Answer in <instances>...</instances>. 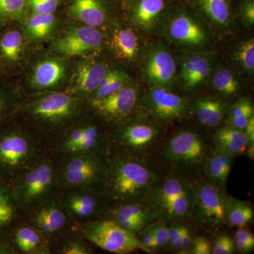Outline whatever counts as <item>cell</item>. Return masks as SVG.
Here are the masks:
<instances>
[{
  "mask_svg": "<svg viewBox=\"0 0 254 254\" xmlns=\"http://www.w3.org/2000/svg\"><path fill=\"white\" fill-rule=\"evenodd\" d=\"M242 14L244 20L249 25L254 23V2L253 0H247L242 8Z\"/></svg>",
  "mask_w": 254,
  "mask_h": 254,
  "instance_id": "48",
  "label": "cell"
},
{
  "mask_svg": "<svg viewBox=\"0 0 254 254\" xmlns=\"http://www.w3.org/2000/svg\"><path fill=\"white\" fill-rule=\"evenodd\" d=\"M235 251V242L226 235L217 237L212 249L213 254H231Z\"/></svg>",
  "mask_w": 254,
  "mask_h": 254,
  "instance_id": "43",
  "label": "cell"
},
{
  "mask_svg": "<svg viewBox=\"0 0 254 254\" xmlns=\"http://www.w3.org/2000/svg\"><path fill=\"white\" fill-rule=\"evenodd\" d=\"M64 190L60 201L73 222L82 224L92 221L101 212V200L96 190L80 189Z\"/></svg>",
  "mask_w": 254,
  "mask_h": 254,
  "instance_id": "15",
  "label": "cell"
},
{
  "mask_svg": "<svg viewBox=\"0 0 254 254\" xmlns=\"http://www.w3.org/2000/svg\"><path fill=\"white\" fill-rule=\"evenodd\" d=\"M170 36L175 41L184 44L202 45L206 40L203 28L193 18L185 14L177 15L169 28Z\"/></svg>",
  "mask_w": 254,
  "mask_h": 254,
  "instance_id": "24",
  "label": "cell"
},
{
  "mask_svg": "<svg viewBox=\"0 0 254 254\" xmlns=\"http://www.w3.org/2000/svg\"><path fill=\"white\" fill-rule=\"evenodd\" d=\"M153 172L143 162L126 154L107 158L103 187L121 204L133 203L154 185Z\"/></svg>",
  "mask_w": 254,
  "mask_h": 254,
  "instance_id": "3",
  "label": "cell"
},
{
  "mask_svg": "<svg viewBox=\"0 0 254 254\" xmlns=\"http://www.w3.org/2000/svg\"><path fill=\"white\" fill-rule=\"evenodd\" d=\"M43 154L41 135L16 117L0 127V181L11 185Z\"/></svg>",
  "mask_w": 254,
  "mask_h": 254,
  "instance_id": "2",
  "label": "cell"
},
{
  "mask_svg": "<svg viewBox=\"0 0 254 254\" xmlns=\"http://www.w3.org/2000/svg\"><path fill=\"white\" fill-rule=\"evenodd\" d=\"M21 212L11 185L0 181V232H9Z\"/></svg>",
  "mask_w": 254,
  "mask_h": 254,
  "instance_id": "28",
  "label": "cell"
},
{
  "mask_svg": "<svg viewBox=\"0 0 254 254\" xmlns=\"http://www.w3.org/2000/svg\"><path fill=\"white\" fill-rule=\"evenodd\" d=\"M138 100V91L131 82L121 89L101 99L87 102L88 110L108 123H120L133 112Z\"/></svg>",
  "mask_w": 254,
  "mask_h": 254,
  "instance_id": "13",
  "label": "cell"
},
{
  "mask_svg": "<svg viewBox=\"0 0 254 254\" xmlns=\"http://www.w3.org/2000/svg\"><path fill=\"white\" fill-rule=\"evenodd\" d=\"M107 158L103 154L74 155L57 165L60 189L98 190L103 187Z\"/></svg>",
  "mask_w": 254,
  "mask_h": 254,
  "instance_id": "7",
  "label": "cell"
},
{
  "mask_svg": "<svg viewBox=\"0 0 254 254\" xmlns=\"http://www.w3.org/2000/svg\"><path fill=\"white\" fill-rule=\"evenodd\" d=\"M217 150L235 156L245 154L249 140L245 132L234 127H225L217 132L215 136Z\"/></svg>",
  "mask_w": 254,
  "mask_h": 254,
  "instance_id": "29",
  "label": "cell"
},
{
  "mask_svg": "<svg viewBox=\"0 0 254 254\" xmlns=\"http://www.w3.org/2000/svg\"><path fill=\"white\" fill-rule=\"evenodd\" d=\"M235 249L241 253L247 254L253 250L254 237L246 229L240 228L235 234Z\"/></svg>",
  "mask_w": 254,
  "mask_h": 254,
  "instance_id": "42",
  "label": "cell"
},
{
  "mask_svg": "<svg viewBox=\"0 0 254 254\" xmlns=\"http://www.w3.org/2000/svg\"><path fill=\"white\" fill-rule=\"evenodd\" d=\"M65 19L62 9L51 14L30 13L23 26L32 48L46 46L59 31Z\"/></svg>",
  "mask_w": 254,
  "mask_h": 254,
  "instance_id": "19",
  "label": "cell"
},
{
  "mask_svg": "<svg viewBox=\"0 0 254 254\" xmlns=\"http://www.w3.org/2000/svg\"><path fill=\"white\" fill-rule=\"evenodd\" d=\"M130 82L131 80L129 76L124 70L112 66L100 81L99 86L92 93L87 102L105 98L112 93L118 91Z\"/></svg>",
  "mask_w": 254,
  "mask_h": 254,
  "instance_id": "32",
  "label": "cell"
},
{
  "mask_svg": "<svg viewBox=\"0 0 254 254\" xmlns=\"http://www.w3.org/2000/svg\"><path fill=\"white\" fill-rule=\"evenodd\" d=\"M60 254H91L93 250L86 243V240L81 237L67 239L60 250Z\"/></svg>",
  "mask_w": 254,
  "mask_h": 254,
  "instance_id": "38",
  "label": "cell"
},
{
  "mask_svg": "<svg viewBox=\"0 0 254 254\" xmlns=\"http://www.w3.org/2000/svg\"><path fill=\"white\" fill-rule=\"evenodd\" d=\"M65 0H30V13L51 14L63 8Z\"/></svg>",
  "mask_w": 254,
  "mask_h": 254,
  "instance_id": "39",
  "label": "cell"
},
{
  "mask_svg": "<svg viewBox=\"0 0 254 254\" xmlns=\"http://www.w3.org/2000/svg\"><path fill=\"white\" fill-rule=\"evenodd\" d=\"M196 118L202 125L214 127L221 123L224 116V105L213 98H202L195 105Z\"/></svg>",
  "mask_w": 254,
  "mask_h": 254,
  "instance_id": "33",
  "label": "cell"
},
{
  "mask_svg": "<svg viewBox=\"0 0 254 254\" xmlns=\"http://www.w3.org/2000/svg\"><path fill=\"white\" fill-rule=\"evenodd\" d=\"M191 235L189 228L186 226H182L181 233L182 250H187L190 247L191 243Z\"/></svg>",
  "mask_w": 254,
  "mask_h": 254,
  "instance_id": "52",
  "label": "cell"
},
{
  "mask_svg": "<svg viewBox=\"0 0 254 254\" xmlns=\"http://www.w3.org/2000/svg\"><path fill=\"white\" fill-rule=\"evenodd\" d=\"M87 111L86 99L64 89L23 96L16 117L41 136H58Z\"/></svg>",
  "mask_w": 254,
  "mask_h": 254,
  "instance_id": "1",
  "label": "cell"
},
{
  "mask_svg": "<svg viewBox=\"0 0 254 254\" xmlns=\"http://www.w3.org/2000/svg\"><path fill=\"white\" fill-rule=\"evenodd\" d=\"M202 11L213 22L227 24L230 19V6L228 0H196Z\"/></svg>",
  "mask_w": 254,
  "mask_h": 254,
  "instance_id": "36",
  "label": "cell"
},
{
  "mask_svg": "<svg viewBox=\"0 0 254 254\" xmlns=\"http://www.w3.org/2000/svg\"><path fill=\"white\" fill-rule=\"evenodd\" d=\"M254 116V107H250L247 110H245L243 113L241 114L240 116L236 118L230 120V124L232 127L238 128V129H245L246 126L248 124L251 118Z\"/></svg>",
  "mask_w": 254,
  "mask_h": 254,
  "instance_id": "46",
  "label": "cell"
},
{
  "mask_svg": "<svg viewBox=\"0 0 254 254\" xmlns=\"http://www.w3.org/2000/svg\"><path fill=\"white\" fill-rule=\"evenodd\" d=\"M153 235H154L153 227H151L143 232V235H141V240H139L143 247H145L150 252L151 251L150 247L153 242Z\"/></svg>",
  "mask_w": 254,
  "mask_h": 254,
  "instance_id": "51",
  "label": "cell"
},
{
  "mask_svg": "<svg viewBox=\"0 0 254 254\" xmlns=\"http://www.w3.org/2000/svg\"><path fill=\"white\" fill-rule=\"evenodd\" d=\"M214 88L217 91L226 95L235 94L239 88L238 82L233 73L226 68H221L214 75Z\"/></svg>",
  "mask_w": 254,
  "mask_h": 254,
  "instance_id": "37",
  "label": "cell"
},
{
  "mask_svg": "<svg viewBox=\"0 0 254 254\" xmlns=\"http://www.w3.org/2000/svg\"><path fill=\"white\" fill-rule=\"evenodd\" d=\"M210 64L208 58L202 57L200 63L195 68V71L190 75L189 79L185 82V86L189 88H194L200 85L207 76H208L210 70Z\"/></svg>",
  "mask_w": 254,
  "mask_h": 254,
  "instance_id": "40",
  "label": "cell"
},
{
  "mask_svg": "<svg viewBox=\"0 0 254 254\" xmlns=\"http://www.w3.org/2000/svg\"><path fill=\"white\" fill-rule=\"evenodd\" d=\"M159 215L155 206H149L142 203H125L111 209L108 212V219L115 222L126 220H141L150 223Z\"/></svg>",
  "mask_w": 254,
  "mask_h": 254,
  "instance_id": "30",
  "label": "cell"
},
{
  "mask_svg": "<svg viewBox=\"0 0 254 254\" xmlns=\"http://www.w3.org/2000/svg\"><path fill=\"white\" fill-rule=\"evenodd\" d=\"M71 60L46 46L32 48L28 64L17 79L23 96L66 89L71 75Z\"/></svg>",
  "mask_w": 254,
  "mask_h": 254,
  "instance_id": "4",
  "label": "cell"
},
{
  "mask_svg": "<svg viewBox=\"0 0 254 254\" xmlns=\"http://www.w3.org/2000/svg\"><path fill=\"white\" fill-rule=\"evenodd\" d=\"M158 134V130L152 125L132 123L124 125L119 130L118 138L120 144L131 148H143L150 144Z\"/></svg>",
  "mask_w": 254,
  "mask_h": 254,
  "instance_id": "26",
  "label": "cell"
},
{
  "mask_svg": "<svg viewBox=\"0 0 254 254\" xmlns=\"http://www.w3.org/2000/svg\"><path fill=\"white\" fill-rule=\"evenodd\" d=\"M251 160H254V142L249 143L247 145V151Z\"/></svg>",
  "mask_w": 254,
  "mask_h": 254,
  "instance_id": "54",
  "label": "cell"
},
{
  "mask_svg": "<svg viewBox=\"0 0 254 254\" xmlns=\"http://www.w3.org/2000/svg\"><path fill=\"white\" fill-rule=\"evenodd\" d=\"M131 23L148 29L167 7L166 0H123Z\"/></svg>",
  "mask_w": 254,
  "mask_h": 254,
  "instance_id": "23",
  "label": "cell"
},
{
  "mask_svg": "<svg viewBox=\"0 0 254 254\" xmlns=\"http://www.w3.org/2000/svg\"><path fill=\"white\" fill-rule=\"evenodd\" d=\"M30 14V0H0V26L10 22L23 23Z\"/></svg>",
  "mask_w": 254,
  "mask_h": 254,
  "instance_id": "34",
  "label": "cell"
},
{
  "mask_svg": "<svg viewBox=\"0 0 254 254\" xmlns=\"http://www.w3.org/2000/svg\"><path fill=\"white\" fill-rule=\"evenodd\" d=\"M148 105L155 118L168 121L183 117L188 108V101L163 87L154 86L150 90Z\"/></svg>",
  "mask_w": 254,
  "mask_h": 254,
  "instance_id": "20",
  "label": "cell"
},
{
  "mask_svg": "<svg viewBox=\"0 0 254 254\" xmlns=\"http://www.w3.org/2000/svg\"><path fill=\"white\" fill-rule=\"evenodd\" d=\"M15 198L21 210H34L53 198L60 189L57 165L47 154L20 175L11 184Z\"/></svg>",
  "mask_w": 254,
  "mask_h": 254,
  "instance_id": "5",
  "label": "cell"
},
{
  "mask_svg": "<svg viewBox=\"0 0 254 254\" xmlns=\"http://www.w3.org/2000/svg\"><path fill=\"white\" fill-rule=\"evenodd\" d=\"M105 50L108 49L115 59L125 63H133L138 54L139 42L131 28L113 22L104 28Z\"/></svg>",
  "mask_w": 254,
  "mask_h": 254,
  "instance_id": "18",
  "label": "cell"
},
{
  "mask_svg": "<svg viewBox=\"0 0 254 254\" xmlns=\"http://www.w3.org/2000/svg\"><path fill=\"white\" fill-rule=\"evenodd\" d=\"M245 128V133L248 138L249 143L254 142V115L251 118Z\"/></svg>",
  "mask_w": 254,
  "mask_h": 254,
  "instance_id": "53",
  "label": "cell"
},
{
  "mask_svg": "<svg viewBox=\"0 0 254 254\" xmlns=\"http://www.w3.org/2000/svg\"><path fill=\"white\" fill-rule=\"evenodd\" d=\"M253 106L250 100L247 99V98H243L239 100L236 104L232 107L231 110V113H230V117L232 119L236 118L237 117L240 116L241 114L244 113L245 110L250 108V107Z\"/></svg>",
  "mask_w": 254,
  "mask_h": 254,
  "instance_id": "50",
  "label": "cell"
},
{
  "mask_svg": "<svg viewBox=\"0 0 254 254\" xmlns=\"http://www.w3.org/2000/svg\"><path fill=\"white\" fill-rule=\"evenodd\" d=\"M254 211L248 203L242 200L229 198L227 207L226 220L232 226H243L252 221Z\"/></svg>",
  "mask_w": 254,
  "mask_h": 254,
  "instance_id": "35",
  "label": "cell"
},
{
  "mask_svg": "<svg viewBox=\"0 0 254 254\" xmlns=\"http://www.w3.org/2000/svg\"><path fill=\"white\" fill-rule=\"evenodd\" d=\"M153 242L150 250H158L168 245L169 242V229L164 225L153 227Z\"/></svg>",
  "mask_w": 254,
  "mask_h": 254,
  "instance_id": "44",
  "label": "cell"
},
{
  "mask_svg": "<svg viewBox=\"0 0 254 254\" xmlns=\"http://www.w3.org/2000/svg\"><path fill=\"white\" fill-rule=\"evenodd\" d=\"M22 98L16 78L0 81V127L16 117Z\"/></svg>",
  "mask_w": 254,
  "mask_h": 254,
  "instance_id": "25",
  "label": "cell"
},
{
  "mask_svg": "<svg viewBox=\"0 0 254 254\" xmlns=\"http://www.w3.org/2000/svg\"><path fill=\"white\" fill-rule=\"evenodd\" d=\"M78 235L102 250L114 254H129L136 250L149 252L136 235L110 220H94L77 224Z\"/></svg>",
  "mask_w": 254,
  "mask_h": 254,
  "instance_id": "8",
  "label": "cell"
},
{
  "mask_svg": "<svg viewBox=\"0 0 254 254\" xmlns=\"http://www.w3.org/2000/svg\"><path fill=\"white\" fill-rule=\"evenodd\" d=\"M106 139L100 125L86 115V123L81 141L75 150L74 155L103 154ZM71 157V156H70Z\"/></svg>",
  "mask_w": 254,
  "mask_h": 254,
  "instance_id": "27",
  "label": "cell"
},
{
  "mask_svg": "<svg viewBox=\"0 0 254 254\" xmlns=\"http://www.w3.org/2000/svg\"><path fill=\"white\" fill-rule=\"evenodd\" d=\"M11 78L8 76L7 73H6V70L0 61V81L1 80L5 79V78Z\"/></svg>",
  "mask_w": 254,
  "mask_h": 254,
  "instance_id": "55",
  "label": "cell"
},
{
  "mask_svg": "<svg viewBox=\"0 0 254 254\" xmlns=\"http://www.w3.org/2000/svg\"><path fill=\"white\" fill-rule=\"evenodd\" d=\"M23 23L10 22L0 26V61L11 78H17L31 58Z\"/></svg>",
  "mask_w": 254,
  "mask_h": 254,
  "instance_id": "10",
  "label": "cell"
},
{
  "mask_svg": "<svg viewBox=\"0 0 254 254\" xmlns=\"http://www.w3.org/2000/svg\"><path fill=\"white\" fill-rule=\"evenodd\" d=\"M120 1H123V0H120Z\"/></svg>",
  "mask_w": 254,
  "mask_h": 254,
  "instance_id": "56",
  "label": "cell"
},
{
  "mask_svg": "<svg viewBox=\"0 0 254 254\" xmlns=\"http://www.w3.org/2000/svg\"><path fill=\"white\" fill-rule=\"evenodd\" d=\"M29 224L49 241L69 226L71 218L60 200L52 198L33 210Z\"/></svg>",
  "mask_w": 254,
  "mask_h": 254,
  "instance_id": "17",
  "label": "cell"
},
{
  "mask_svg": "<svg viewBox=\"0 0 254 254\" xmlns=\"http://www.w3.org/2000/svg\"><path fill=\"white\" fill-rule=\"evenodd\" d=\"M192 254H210L212 253L211 245L206 238L199 237L195 240Z\"/></svg>",
  "mask_w": 254,
  "mask_h": 254,
  "instance_id": "47",
  "label": "cell"
},
{
  "mask_svg": "<svg viewBox=\"0 0 254 254\" xmlns=\"http://www.w3.org/2000/svg\"><path fill=\"white\" fill-rule=\"evenodd\" d=\"M16 254L8 236V232H0V254Z\"/></svg>",
  "mask_w": 254,
  "mask_h": 254,
  "instance_id": "49",
  "label": "cell"
},
{
  "mask_svg": "<svg viewBox=\"0 0 254 254\" xmlns=\"http://www.w3.org/2000/svg\"><path fill=\"white\" fill-rule=\"evenodd\" d=\"M237 58L242 66L250 71L254 69V41L253 38L245 42L237 51Z\"/></svg>",
  "mask_w": 254,
  "mask_h": 254,
  "instance_id": "41",
  "label": "cell"
},
{
  "mask_svg": "<svg viewBox=\"0 0 254 254\" xmlns=\"http://www.w3.org/2000/svg\"><path fill=\"white\" fill-rule=\"evenodd\" d=\"M195 204L192 215L200 225L209 230H218L227 223L229 197L213 183L200 182L192 185Z\"/></svg>",
  "mask_w": 254,
  "mask_h": 254,
  "instance_id": "12",
  "label": "cell"
},
{
  "mask_svg": "<svg viewBox=\"0 0 254 254\" xmlns=\"http://www.w3.org/2000/svg\"><path fill=\"white\" fill-rule=\"evenodd\" d=\"M233 158L218 150L209 157L205 165V173L209 180L217 187L222 188L226 185L231 172Z\"/></svg>",
  "mask_w": 254,
  "mask_h": 254,
  "instance_id": "31",
  "label": "cell"
},
{
  "mask_svg": "<svg viewBox=\"0 0 254 254\" xmlns=\"http://www.w3.org/2000/svg\"><path fill=\"white\" fill-rule=\"evenodd\" d=\"M114 0H65V18L93 27L105 28L114 21Z\"/></svg>",
  "mask_w": 254,
  "mask_h": 254,
  "instance_id": "14",
  "label": "cell"
},
{
  "mask_svg": "<svg viewBox=\"0 0 254 254\" xmlns=\"http://www.w3.org/2000/svg\"><path fill=\"white\" fill-rule=\"evenodd\" d=\"M103 53L104 50H101L71 59V75L66 89L88 100L112 67Z\"/></svg>",
  "mask_w": 254,
  "mask_h": 254,
  "instance_id": "11",
  "label": "cell"
},
{
  "mask_svg": "<svg viewBox=\"0 0 254 254\" xmlns=\"http://www.w3.org/2000/svg\"><path fill=\"white\" fill-rule=\"evenodd\" d=\"M8 236L16 254H50L49 241L31 224L14 225L8 232Z\"/></svg>",
  "mask_w": 254,
  "mask_h": 254,
  "instance_id": "21",
  "label": "cell"
},
{
  "mask_svg": "<svg viewBox=\"0 0 254 254\" xmlns=\"http://www.w3.org/2000/svg\"><path fill=\"white\" fill-rule=\"evenodd\" d=\"M146 78L155 86H163L173 82L176 73L175 60L167 50L157 49L148 57L145 66Z\"/></svg>",
  "mask_w": 254,
  "mask_h": 254,
  "instance_id": "22",
  "label": "cell"
},
{
  "mask_svg": "<svg viewBox=\"0 0 254 254\" xmlns=\"http://www.w3.org/2000/svg\"><path fill=\"white\" fill-rule=\"evenodd\" d=\"M164 154L173 163H200L204 157V143L195 131L182 130L169 140L164 149Z\"/></svg>",
  "mask_w": 254,
  "mask_h": 254,
  "instance_id": "16",
  "label": "cell"
},
{
  "mask_svg": "<svg viewBox=\"0 0 254 254\" xmlns=\"http://www.w3.org/2000/svg\"><path fill=\"white\" fill-rule=\"evenodd\" d=\"M105 41L104 28L65 19L56 35L45 46L50 51L71 60L105 50Z\"/></svg>",
  "mask_w": 254,
  "mask_h": 254,
  "instance_id": "6",
  "label": "cell"
},
{
  "mask_svg": "<svg viewBox=\"0 0 254 254\" xmlns=\"http://www.w3.org/2000/svg\"><path fill=\"white\" fill-rule=\"evenodd\" d=\"M202 57L203 56L201 55H192L182 63L180 76H181L184 83L189 79L190 75L195 71L202 59Z\"/></svg>",
  "mask_w": 254,
  "mask_h": 254,
  "instance_id": "45",
  "label": "cell"
},
{
  "mask_svg": "<svg viewBox=\"0 0 254 254\" xmlns=\"http://www.w3.org/2000/svg\"><path fill=\"white\" fill-rule=\"evenodd\" d=\"M155 208L166 222H180L192 215L195 204L193 187L178 177H168L155 188Z\"/></svg>",
  "mask_w": 254,
  "mask_h": 254,
  "instance_id": "9",
  "label": "cell"
}]
</instances>
